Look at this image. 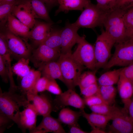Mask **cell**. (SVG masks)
<instances>
[{"label": "cell", "instance_id": "1", "mask_svg": "<svg viewBox=\"0 0 133 133\" xmlns=\"http://www.w3.org/2000/svg\"><path fill=\"white\" fill-rule=\"evenodd\" d=\"M27 95L18 87L3 92L0 88V112L6 115L17 124L20 108L26 107L30 103Z\"/></svg>", "mask_w": 133, "mask_h": 133}, {"label": "cell", "instance_id": "2", "mask_svg": "<svg viewBox=\"0 0 133 133\" xmlns=\"http://www.w3.org/2000/svg\"><path fill=\"white\" fill-rule=\"evenodd\" d=\"M71 54H60L57 60L64 80L68 89L74 90L85 67L76 61Z\"/></svg>", "mask_w": 133, "mask_h": 133}, {"label": "cell", "instance_id": "3", "mask_svg": "<svg viewBox=\"0 0 133 133\" xmlns=\"http://www.w3.org/2000/svg\"><path fill=\"white\" fill-rule=\"evenodd\" d=\"M126 11L111 9L108 12L104 20L103 26L105 28V31L114 40L115 43L128 40L123 20L124 15Z\"/></svg>", "mask_w": 133, "mask_h": 133}, {"label": "cell", "instance_id": "4", "mask_svg": "<svg viewBox=\"0 0 133 133\" xmlns=\"http://www.w3.org/2000/svg\"><path fill=\"white\" fill-rule=\"evenodd\" d=\"M115 52L103 68L108 69L115 66L125 67L133 64V40L115 43Z\"/></svg>", "mask_w": 133, "mask_h": 133}, {"label": "cell", "instance_id": "5", "mask_svg": "<svg viewBox=\"0 0 133 133\" xmlns=\"http://www.w3.org/2000/svg\"><path fill=\"white\" fill-rule=\"evenodd\" d=\"M98 35L94 45L96 60V68L104 67L111 57V50L115 42L103 29Z\"/></svg>", "mask_w": 133, "mask_h": 133}, {"label": "cell", "instance_id": "6", "mask_svg": "<svg viewBox=\"0 0 133 133\" xmlns=\"http://www.w3.org/2000/svg\"><path fill=\"white\" fill-rule=\"evenodd\" d=\"M108 11L91 3L84 8L73 23L79 28H93L97 26H102Z\"/></svg>", "mask_w": 133, "mask_h": 133}, {"label": "cell", "instance_id": "7", "mask_svg": "<svg viewBox=\"0 0 133 133\" xmlns=\"http://www.w3.org/2000/svg\"><path fill=\"white\" fill-rule=\"evenodd\" d=\"M3 32L11 56L18 60L22 58L29 59L33 49L28 39L14 34L6 29Z\"/></svg>", "mask_w": 133, "mask_h": 133}, {"label": "cell", "instance_id": "8", "mask_svg": "<svg viewBox=\"0 0 133 133\" xmlns=\"http://www.w3.org/2000/svg\"><path fill=\"white\" fill-rule=\"evenodd\" d=\"M85 37L84 35L81 36L72 56L80 64L91 70H97L94 46L86 40Z\"/></svg>", "mask_w": 133, "mask_h": 133}, {"label": "cell", "instance_id": "9", "mask_svg": "<svg viewBox=\"0 0 133 133\" xmlns=\"http://www.w3.org/2000/svg\"><path fill=\"white\" fill-rule=\"evenodd\" d=\"M60 52L43 44L33 49L30 61L36 68H39L46 63L58 59Z\"/></svg>", "mask_w": 133, "mask_h": 133}, {"label": "cell", "instance_id": "10", "mask_svg": "<svg viewBox=\"0 0 133 133\" xmlns=\"http://www.w3.org/2000/svg\"><path fill=\"white\" fill-rule=\"evenodd\" d=\"M53 101L54 111L67 106L79 109L81 111H84L85 104L83 99L73 90L68 89L57 95Z\"/></svg>", "mask_w": 133, "mask_h": 133}, {"label": "cell", "instance_id": "11", "mask_svg": "<svg viewBox=\"0 0 133 133\" xmlns=\"http://www.w3.org/2000/svg\"><path fill=\"white\" fill-rule=\"evenodd\" d=\"M112 120V123L109 127L110 133H132L133 122L123 108H119L113 116Z\"/></svg>", "mask_w": 133, "mask_h": 133}, {"label": "cell", "instance_id": "12", "mask_svg": "<svg viewBox=\"0 0 133 133\" xmlns=\"http://www.w3.org/2000/svg\"><path fill=\"white\" fill-rule=\"evenodd\" d=\"M79 28L73 23L67 22L65 27L61 30L62 40L61 54H71L72 48L77 43L81 36L77 33Z\"/></svg>", "mask_w": 133, "mask_h": 133}, {"label": "cell", "instance_id": "13", "mask_svg": "<svg viewBox=\"0 0 133 133\" xmlns=\"http://www.w3.org/2000/svg\"><path fill=\"white\" fill-rule=\"evenodd\" d=\"M24 108V110L19 113L17 124L22 132L25 133L26 130H28L31 133L36 127L38 114L32 103H30Z\"/></svg>", "mask_w": 133, "mask_h": 133}, {"label": "cell", "instance_id": "14", "mask_svg": "<svg viewBox=\"0 0 133 133\" xmlns=\"http://www.w3.org/2000/svg\"><path fill=\"white\" fill-rule=\"evenodd\" d=\"M36 109L38 115L43 116L50 114L54 111L53 101L50 95L44 92L27 97Z\"/></svg>", "mask_w": 133, "mask_h": 133}, {"label": "cell", "instance_id": "15", "mask_svg": "<svg viewBox=\"0 0 133 133\" xmlns=\"http://www.w3.org/2000/svg\"><path fill=\"white\" fill-rule=\"evenodd\" d=\"M11 14L31 29L34 26L36 20L30 7L21 0H18Z\"/></svg>", "mask_w": 133, "mask_h": 133}, {"label": "cell", "instance_id": "16", "mask_svg": "<svg viewBox=\"0 0 133 133\" xmlns=\"http://www.w3.org/2000/svg\"><path fill=\"white\" fill-rule=\"evenodd\" d=\"M53 24V22L36 20L34 26L30 31L29 39L32 41L34 45L38 47L48 36Z\"/></svg>", "mask_w": 133, "mask_h": 133}, {"label": "cell", "instance_id": "17", "mask_svg": "<svg viewBox=\"0 0 133 133\" xmlns=\"http://www.w3.org/2000/svg\"><path fill=\"white\" fill-rule=\"evenodd\" d=\"M61 123L58 119L53 117L50 114L43 116L41 123L32 133H66Z\"/></svg>", "mask_w": 133, "mask_h": 133}, {"label": "cell", "instance_id": "18", "mask_svg": "<svg viewBox=\"0 0 133 133\" xmlns=\"http://www.w3.org/2000/svg\"><path fill=\"white\" fill-rule=\"evenodd\" d=\"M6 23L5 28L9 31L20 37L29 39L30 28L11 13L8 15Z\"/></svg>", "mask_w": 133, "mask_h": 133}, {"label": "cell", "instance_id": "19", "mask_svg": "<svg viewBox=\"0 0 133 133\" xmlns=\"http://www.w3.org/2000/svg\"><path fill=\"white\" fill-rule=\"evenodd\" d=\"M31 8L35 18L43 19L47 22H53L49 16L47 7L41 0H21Z\"/></svg>", "mask_w": 133, "mask_h": 133}, {"label": "cell", "instance_id": "20", "mask_svg": "<svg viewBox=\"0 0 133 133\" xmlns=\"http://www.w3.org/2000/svg\"><path fill=\"white\" fill-rule=\"evenodd\" d=\"M117 84V90L124 106L132 99L133 94V84L121 74Z\"/></svg>", "mask_w": 133, "mask_h": 133}, {"label": "cell", "instance_id": "21", "mask_svg": "<svg viewBox=\"0 0 133 133\" xmlns=\"http://www.w3.org/2000/svg\"><path fill=\"white\" fill-rule=\"evenodd\" d=\"M59 7L55 13L56 15L60 12L67 13L71 10L83 11L91 2L90 0H57Z\"/></svg>", "mask_w": 133, "mask_h": 133}, {"label": "cell", "instance_id": "22", "mask_svg": "<svg viewBox=\"0 0 133 133\" xmlns=\"http://www.w3.org/2000/svg\"><path fill=\"white\" fill-rule=\"evenodd\" d=\"M82 116L87 120L92 129L99 128L104 130L112 117L109 116L102 115L92 112L90 114L81 111Z\"/></svg>", "mask_w": 133, "mask_h": 133}, {"label": "cell", "instance_id": "23", "mask_svg": "<svg viewBox=\"0 0 133 133\" xmlns=\"http://www.w3.org/2000/svg\"><path fill=\"white\" fill-rule=\"evenodd\" d=\"M38 69L43 76L48 79H58L64 83L60 65L57 61L48 62Z\"/></svg>", "mask_w": 133, "mask_h": 133}, {"label": "cell", "instance_id": "24", "mask_svg": "<svg viewBox=\"0 0 133 133\" xmlns=\"http://www.w3.org/2000/svg\"><path fill=\"white\" fill-rule=\"evenodd\" d=\"M0 55L2 57L5 62L8 71L10 83V88L16 87L13 77V72L11 65V55L5 39L1 38L0 40Z\"/></svg>", "mask_w": 133, "mask_h": 133}, {"label": "cell", "instance_id": "25", "mask_svg": "<svg viewBox=\"0 0 133 133\" xmlns=\"http://www.w3.org/2000/svg\"><path fill=\"white\" fill-rule=\"evenodd\" d=\"M41 73L39 70L31 69L27 75L21 78L18 89L27 95L28 92L33 87L38 80L41 77Z\"/></svg>", "mask_w": 133, "mask_h": 133}, {"label": "cell", "instance_id": "26", "mask_svg": "<svg viewBox=\"0 0 133 133\" xmlns=\"http://www.w3.org/2000/svg\"><path fill=\"white\" fill-rule=\"evenodd\" d=\"M82 112H76L67 108H62L60 111L58 119L61 123L69 126L77 123Z\"/></svg>", "mask_w": 133, "mask_h": 133}, {"label": "cell", "instance_id": "27", "mask_svg": "<svg viewBox=\"0 0 133 133\" xmlns=\"http://www.w3.org/2000/svg\"><path fill=\"white\" fill-rule=\"evenodd\" d=\"M122 68L107 71L97 79L99 85H113L117 83L121 74Z\"/></svg>", "mask_w": 133, "mask_h": 133}, {"label": "cell", "instance_id": "28", "mask_svg": "<svg viewBox=\"0 0 133 133\" xmlns=\"http://www.w3.org/2000/svg\"><path fill=\"white\" fill-rule=\"evenodd\" d=\"M61 30L52 28L49 35L42 44L60 52L62 40Z\"/></svg>", "mask_w": 133, "mask_h": 133}, {"label": "cell", "instance_id": "29", "mask_svg": "<svg viewBox=\"0 0 133 133\" xmlns=\"http://www.w3.org/2000/svg\"><path fill=\"white\" fill-rule=\"evenodd\" d=\"M99 93L105 103L110 105L114 103L117 89L113 85H99Z\"/></svg>", "mask_w": 133, "mask_h": 133}, {"label": "cell", "instance_id": "30", "mask_svg": "<svg viewBox=\"0 0 133 133\" xmlns=\"http://www.w3.org/2000/svg\"><path fill=\"white\" fill-rule=\"evenodd\" d=\"M30 61L29 58H22L19 59L12 66L13 73L21 78L27 75L32 69L29 65Z\"/></svg>", "mask_w": 133, "mask_h": 133}, {"label": "cell", "instance_id": "31", "mask_svg": "<svg viewBox=\"0 0 133 133\" xmlns=\"http://www.w3.org/2000/svg\"><path fill=\"white\" fill-rule=\"evenodd\" d=\"M97 70L87 71L82 73L78 81V86L80 89L86 87L93 83H97L96 73Z\"/></svg>", "mask_w": 133, "mask_h": 133}, {"label": "cell", "instance_id": "32", "mask_svg": "<svg viewBox=\"0 0 133 133\" xmlns=\"http://www.w3.org/2000/svg\"><path fill=\"white\" fill-rule=\"evenodd\" d=\"M123 20L127 39L133 40V7L125 12Z\"/></svg>", "mask_w": 133, "mask_h": 133}, {"label": "cell", "instance_id": "33", "mask_svg": "<svg viewBox=\"0 0 133 133\" xmlns=\"http://www.w3.org/2000/svg\"><path fill=\"white\" fill-rule=\"evenodd\" d=\"M89 108L92 112L110 116L112 117L119 108L114 105H110L106 104L92 106Z\"/></svg>", "mask_w": 133, "mask_h": 133}, {"label": "cell", "instance_id": "34", "mask_svg": "<svg viewBox=\"0 0 133 133\" xmlns=\"http://www.w3.org/2000/svg\"><path fill=\"white\" fill-rule=\"evenodd\" d=\"M49 81L47 77L43 76L37 81L33 87L27 94V97L34 95L46 90V88Z\"/></svg>", "mask_w": 133, "mask_h": 133}, {"label": "cell", "instance_id": "35", "mask_svg": "<svg viewBox=\"0 0 133 133\" xmlns=\"http://www.w3.org/2000/svg\"><path fill=\"white\" fill-rule=\"evenodd\" d=\"M18 0L13 2L0 4V20L2 25L6 23L8 15L11 13Z\"/></svg>", "mask_w": 133, "mask_h": 133}, {"label": "cell", "instance_id": "36", "mask_svg": "<svg viewBox=\"0 0 133 133\" xmlns=\"http://www.w3.org/2000/svg\"><path fill=\"white\" fill-rule=\"evenodd\" d=\"M15 122L8 116L0 112V133L12 127Z\"/></svg>", "mask_w": 133, "mask_h": 133}, {"label": "cell", "instance_id": "37", "mask_svg": "<svg viewBox=\"0 0 133 133\" xmlns=\"http://www.w3.org/2000/svg\"><path fill=\"white\" fill-rule=\"evenodd\" d=\"M81 94L84 98L89 97L98 94L99 91V86L97 83L80 89Z\"/></svg>", "mask_w": 133, "mask_h": 133}, {"label": "cell", "instance_id": "38", "mask_svg": "<svg viewBox=\"0 0 133 133\" xmlns=\"http://www.w3.org/2000/svg\"><path fill=\"white\" fill-rule=\"evenodd\" d=\"M83 100L85 105L89 107L102 104H106L99 93L91 97L84 98Z\"/></svg>", "mask_w": 133, "mask_h": 133}, {"label": "cell", "instance_id": "39", "mask_svg": "<svg viewBox=\"0 0 133 133\" xmlns=\"http://www.w3.org/2000/svg\"><path fill=\"white\" fill-rule=\"evenodd\" d=\"M133 7V0H116L111 9H119L126 11Z\"/></svg>", "mask_w": 133, "mask_h": 133}, {"label": "cell", "instance_id": "40", "mask_svg": "<svg viewBox=\"0 0 133 133\" xmlns=\"http://www.w3.org/2000/svg\"><path fill=\"white\" fill-rule=\"evenodd\" d=\"M46 90L57 95L62 93L61 88L54 79H49Z\"/></svg>", "mask_w": 133, "mask_h": 133}, {"label": "cell", "instance_id": "41", "mask_svg": "<svg viewBox=\"0 0 133 133\" xmlns=\"http://www.w3.org/2000/svg\"><path fill=\"white\" fill-rule=\"evenodd\" d=\"M0 75L3 81L7 83L9 80L8 71L3 59L0 55Z\"/></svg>", "mask_w": 133, "mask_h": 133}, {"label": "cell", "instance_id": "42", "mask_svg": "<svg viewBox=\"0 0 133 133\" xmlns=\"http://www.w3.org/2000/svg\"><path fill=\"white\" fill-rule=\"evenodd\" d=\"M116 0H96L97 5L104 10L108 11L111 10Z\"/></svg>", "mask_w": 133, "mask_h": 133}, {"label": "cell", "instance_id": "43", "mask_svg": "<svg viewBox=\"0 0 133 133\" xmlns=\"http://www.w3.org/2000/svg\"><path fill=\"white\" fill-rule=\"evenodd\" d=\"M121 74L133 84V64L122 68Z\"/></svg>", "mask_w": 133, "mask_h": 133}, {"label": "cell", "instance_id": "44", "mask_svg": "<svg viewBox=\"0 0 133 133\" xmlns=\"http://www.w3.org/2000/svg\"><path fill=\"white\" fill-rule=\"evenodd\" d=\"M127 112L131 120L133 122V99H131L123 108Z\"/></svg>", "mask_w": 133, "mask_h": 133}, {"label": "cell", "instance_id": "45", "mask_svg": "<svg viewBox=\"0 0 133 133\" xmlns=\"http://www.w3.org/2000/svg\"><path fill=\"white\" fill-rule=\"evenodd\" d=\"M69 132L70 133H87L88 132L84 131L80 128L78 123L69 126Z\"/></svg>", "mask_w": 133, "mask_h": 133}, {"label": "cell", "instance_id": "46", "mask_svg": "<svg viewBox=\"0 0 133 133\" xmlns=\"http://www.w3.org/2000/svg\"><path fill=\"white\" fill-rule=\"evenodd\" d=\"M46 4L47 8L52 7L58 5L57 0H41Z\"/></svg>", "mask_w": 133, "mask_h": 133}, {"label": "cell", "instance_id": "47", "mask_svg": "<svg viewBox=\"0 0 133 133\" xmlns=\"http://www.w3.org/2000/svg\"><path fill=\"white\" fill-rule=\"evenodd\" d=\"M91 133H105L106 132L103 130L99 128H95L92 129L90 132Z\"/></svg>", "mask_w": 133, "mask_h": 133}, {"label": "cell", "instance_id": "48", "mask_svg": "<svg viewBox=\"0 0 133 133\" xmlns=\"http://www.w3.org/2000/svg\"><path fill=\"white\" fill-rule=\"evenodd\" d=\"M18 0H0V4L6 3H11L15 2Z\"/></svg>", "mask_w": 133, "mask_h": 133}, {"label": "cell", "instance_id": "49", "mask_svg": "<svg viewBox=\"0 0 133 133\" xmlns=\"http://www.w3.org/2000/svg\"><path fill=\"white\" fill-rule=\"evenodd\" d=\"M132 133H133V132Z\"/></svg>", "mask_w": 133, "mask_h": 133}]
</instances>
